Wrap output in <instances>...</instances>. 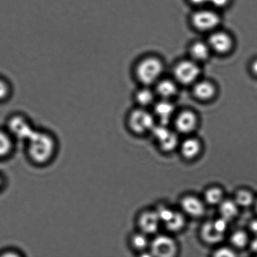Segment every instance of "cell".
I'll return each instance as SVG.
<instances>
[{
    "mask_svg": "<svg viewBox=\"0 0 257 257\" xmlns=\"http://www.w3.org/2000/svg\"><path fill=\"white\" fill-rule=\"evenodd\" d=\"M201 69L200 64L189 58L181 60L176 64L173 70L174 77L178 84L192 85L200 79Z\"/></svg>",
    "mask_w": 257,
    "mask_h": 257,
    "instance_id": "4",
    "label": "cell"
},
{
    "mask_svg": "<svg viewBox=\"0 0 257 257\" xmlns=\"http://www.w3.org/2000/svg\"><path fill=\"white\" fill-rule=\"evenodd\" d=\"M181 208L187 215L199 218L205 213V206L200 199L194 196H187L181 201Z\"/></svg>",
    "mask_w": 257,
    "mask_h": 257,
    "instance_id": "12",
    "label": "cell"
},
{
    "mask_svg": "<svg viewBox=\"0 0 257 257\" xmlns=\"http://www.w3.org/2000/svg\"><path fill=\"white\" fill-rule=\"evenodd\" d=\"M27 160L33 166L44 168L49 166L59 152V141L52 131L36 127L24 143Z\"/></svg>",
    "mask_w": 257,
    "mask_h": 257,
    "instance_id": "1",
    "label": "cell"
},
{
    "mask_svg": "<svg viewBox=\"0 0 257 257\" xmlns=\"http://www.w3.org/2000/svg\"><path fill=\"white\" fill-rule=\"evenodd\" d=\"M185 218L182 215V213L175 211L169 220L164 224L165 227L168 230L173 231V232H177V231L182 230L185 225Z\"/></svg>",
    "mask_w": 257,
    "mask_h": 257,
    "instance_id": "22",
    "label": "cell"
},
{
    "mask_svg": "<svg viewBox=\"0 0 257 257\" xmlns=\"http://www.w3.org/2000/svg\"><path fill=\"white\" fill-rule=\"evenodd\" d=\"M198 123L197 115L190 110H183L179 113L175 119L176 130L183 134L193 133L197 127Z\"/></svg>",
    "mask_w": 257,
    "mask_h": 257,
    "instance_id": "9",
    "label": "cell"
},
{
    "mask_svg": "<svg viewBox=\"0 0 257 257\" xmlns=\"http://www.w3.org/2000/svg\"><path fill=\"white\" fill-rule=\"evenodd\" d=\"M135 101L140 107L145 108L155 104V92L148 86L138 89L134 95Z\"/></svg>",
    "mask_w": 257,
    "mask_h": 257,
    "instance_id": "18",
    "label": "cell"
},
{
    "mask_svg": "<svg viewBox=\"0 0 257 257\" xmlns=\"http://www.w3.org/2000/svg\"><path fill=\"white\" fill-rule=\"evenodd\" d=\"M235 201L238 206L246 208L252 205L255 200L250 191L242 190L236 193Z\"/></svg>",
    "mask_w": 257,
    "mask_h": 257,
    "instance_id": "25",
    "label": "cell"
},
{
    "mask_svg": "<svg viewBox=\"0 0 257 257\" xmlns=\"http://www.w3.org/2000/svg\"><path fill=\"white\" fill-rule=\"evenodd\" d=\"M14 88L9 78L0 75V104L9 102L14 95Z\"/></svg>",
    "mask_w": 257,
    "mask_h": 257,
    "instance_id": "21",
    "label": "cell"
},
{
    "mask_svg": "<svg viewBox=\"0 0 257 257\" xmlns=\"http://www.w3.org/2000/svg\"><path fill=\"white\" fill-rule=\"evenodd\" d=\"M24 253L18 248H10L0 251V257H23Z\"/></svg>",
    "mask_w": 257,
    "mask_h": 257,
    "instance_id": "28",
    "label": "cell"
},
{
    "mask_svg": "<svg viewBox=\"0 0 257 257\" xmlns=\"http://www.w3.org/2000/svg\"><path fill=\"white\" fill-rule=\"evenodd\" d=\"M250 230L251 233L255 234L257 235V220H253L251 221L250 223Z\"/></svg>",
    "mask_w": 257,
    "mask_h": 257,
    "instance_id": "32",
    "label": "cell"
},
{
    "mask_svg": "<svg viewBox=\"0 0 257 257\" xmlns=\"http://www.w3.org/2000/svg\"><path fill=\"white\" fill-rule=\"evenodd\" d=\"M17 144L5 127L0 128V160L12 157L15 152Z\"/></svg>",
    "mask_w": 257,
    "mask_h": 257,
    "instance_id": "14",
    "label": "cell"
},
{
    "mask_svg": "<svg viewBox=\"0 0 257 257\" xmlns=\"http://www.w3.org/2000/svg\"><path fill=\"white\" fill-rule=\"evenodd\" d=\"M254 203H255V210H256V213H257V199H256V200L255 201H254Z\"/></svg>",
    "mask_w": 257,
    "mask_h": 257,
    "instance_id": "36",
    "label": "cell"
},
{
    "mask_svg": "<svg viewBox=\"0 0 257 257\" xmlns=\"http://www.w3.org/2000/svg\"><path fill=\"white\" fill-rule=\"evenodd\" d=\"M210 45L207 41H196L191 45L189 49L190 59L200 64L207 61L212 54Z\"/></svg>",
    "mask_w": 257,
    "mask_h": 257,
    "instance_id": "11",
    "label": "cell"
},
{
    "mask_svg": "<svg viewBox=\"0 0 257 257\" xmlns=\"http://www.w3.org/2000/svg\"><path fill=\"white\" fill-rule=\"evenodd\" d=\"M160 147L165 152H170L175 150L178 144V136L170 131L167 135L163 136L160 140L158 141Z\"/></svg>",
    "mask_w": 257,
    "mask_h": 257,
    "instance_id": "23",
    "label": "cell"
},
{
    "mask_svg": "<svg viewBox=\"0 0 257 257\" xmlns=\"http://www.w3.org/2000/svg\"><path fill=\"white\" fill-rule=\"evenodd\" d=\"M207 42L212 52L220 55L228 54L234 46L232 37L228 33L218 29L210 33Z\"/></svg>",
    "mask_w": 257,
    "mask_h": 257,
    "instance_id": "7",
    "label": "cell"
},
{
    "mask_svg": "<svg viewBox=\"0 0 257 257\" xmlns=\"http://www.w3.org/2000/svg\"><path fill=\"white\" fill-rule=\"evenodd\" d=\"M230 240L234 246L238 248L245 247L248 243L247 234L245 231L238 230L235 231L231 236Z\"/></svg>",
    "mask_w": 257,
    "mask_h": 257,
    "instance_id": "26",
    "label": "cell"
},
{
    "mask_svg": "<svg viewBox=\"0 0 257 257\" xmlns=\"http://www.w3.org/2000/svg\"><path fill=\"white\" fill-rule=\"evenodd\" d=\"M201 149L200 141L196 139H188L181 146V153L188 160L195 158L200 154Z\"/></svg>",
    "mask_w": 257,
    "mask_h": 257,
    "instance_id": "19",
    "label": "cell"
},
{
    "mask_svg": "<svg viewBox=\"0 0 257 257\" xmlns=\"http://www.w3.org/2000/svg\"><path fill=\"white\" fill-rule=\"evenodd\" d=\"M219 210H220L221 217L229 221L237 216L238 206L235 201L223 200L220 204Z\"/></svg>",
    "mask_w": 257,
    "mask_h": 257,
    "instance_id": "20",
    "label": "cell"
},
{
    "mask_svg": "<svg viewBox=\"0 0 257 257\" xmlns=\"http://www.w3.org/2000/svg\"><path fill=\"white\" fill-rule=\"evenodd\" d=\"M177 249L175 240L167 235L157 236L151 244V252L156 256H174L177 252Z\"/></svg>",
    "mask_w": 257,
    "mask_h": 257,
    "instance_id": "8",
    "label": "cell"
},
{
    "mask_svg": "<svg viewBox=\"0 0 257 257\" xmlns=\"http://www.w3.org/2000/svg\"><path fill=\"white\" fill-rule=\"evenodd\" d=\"M221 17L215 10L200 9L193 13L191 23L194 28L201 32L211 33L218 29Z\"/></svg>",
    "mask_w": 257,
    "mask_h": 257,
    "instance_id": "6",
    "label": "cell"
},
{
    "mask_svg": "<svg viewBox=\"0 0 257 257\" xmlns=\"http://www.w3.org/2000/svg\"><path fill=\"white\" fill-rule=\"evenodd\" d=\"M251 70L257 76V59L254 60L251 65Z\"/></svg>",
    "mask_w": 257,
    "mask_h": 257,
    "instance_id": "34",
    "label": "cell"
},
{
    "mask_svg": "<svg viewBox=\"0 0 257 257\" xmlns=\"http://www.w3.org/2000/svg\"><path fill=\"white\" fill-rule=\"evenodd\" d=\"M205 198L206 202L211 205H220L223 200V192L218 187L209 188L206 191Z\"/></svg>",
    "mask_w": 257,
    "mask_h": 257,
    "instance_id": "24",
    "label": "cell"
},
{
    "mask_svg": "<svg viewBox=\"0 0 257 257\" xmlns=\"http://www.w3.org/2000/svg\"><path fill=\"white\" fill-rule=\"evenodd\" d=\"M250 249L253 253L257 254V237L251 241L250 243Z\"/></svg>",
    "mask_w": 257,
    "mask_h": 257,
    "instance_id": "33",
    "label": "cell"
},
{
    "mask_svg": "<svg viewBox=\"0 0 257 257\" xmlns=\"http://www.w3.org/2000/svg\"><path fill=\"white\" fill-rule=\"evenodd\" d=\"M155 94L162 99L170 100L177 95L179 91L178 84L175 80L160 79L156 83Z\"/></svg>",
    "mask_w": 257,
    "mask_h": 257,
    "instance_id": "16",
    "label": "cell"
},
{
    "mask_svg": "<svg viewBox=\"0 0 257 257\" xmlns=\"http://www.w3.org/2000/svg\"><path fill=\"white\" fill-rule=\"evenodd\" d=\"M230 0H210L209 4L212 5L214 9H223L228 6Z\"/></svg>",
    "mask_w": 257,
    "mask_h": 257,
    "instance_id": "29",
    "label": "cell"
},
{
    "mask_svg": "<svg viewBox=\"0 0 257 257\" xmlns=\"http://www.w3.org/2000/svg\"><path fill=\"white\" fill-rule=\"evenodd\" d=\"M201 236L206 243L216 244L223 240L225 233L219 231L214 224L213 221H207L201 227Z\"/></svg>",
    "mask_w": 257,
    "mask_h": 257,
    "instance_id": "17",
    "label": "cell"
},
{
    "mask_svg": "<svg viewBox=\"0 0 257 257\" xmlns=\"http://www.w3.org/2000/svg\"><path fill=\"white\" fill-rule=\"evenodd\" d=\"M190 2L195 6L203 7L209 4L210 0H190Z\"/></svg>",
    "mask_w": 257,
    "mask_h": 257,
    "instance_id": "31",
    "label": "cell"
},
{
    "mask_svg": "<svg viewBox=\"0 0 257 257\" xmlns=\"http://www.w3.org/2000/svg\"><path fill=\"white\" fill-rule=\"evenodd\" d=\"M216 256H235L236 254L231 249L229 248H221L215 251Z\"/></svg>",
    "mask_w": 257,
    "mask_h": 257,
    "instance_id": "30",
    "label": "cell"
},
{
    "mask_svg": "<svg viewBox=\"0 0 257 257\" xmlns=\"http://www.w3.org/2000/svg\"><path fill=\"white\" fill-rule=\"evenodd\" d=\"M37 127L27 115L22 112H14L10 115L5 128L17 143H24L34 133Z\"/></svg>",
    "mask_w": 257,
    "mask_h": 257,
    "instance_id": "3",
    "label": "cell"
},
{
    "mask_svg": "<svg viewBox=\"0 0 257 257\" xmlns=\"http://www.w3.org/2000/svg\"><path fill=\"white\" fill-rule=\"evenodd\" d=\"M192 87L194 96L203 102L212 100L217 93L215 84L208 80L199 79Z\"/></svg>",
    "mask_w": 257,
    "mask_h": 257,
    "instance_id": "10",
    "label": "cell"
},
{
    "mask_svg": "<svg viewBox=\"0 0 257 257\" xmlns=\"http://www.w3.org/2000/svg\"><path fill=\"white\" fill-rule=\"evenodd\" d=\"M154 113L161 122V124L167 125L175 114L176 107L170 100L161 99L155 102Z\"/></svg>",
    "mask_w": 257,
    "mask_h": 257,
    "instance_id": "13",
    "label": "cell"
},
{
    "mask_svg": "<svg viewBox=\"0 0 257 257\" xmlns=\"http://www.w3.org/2000/svg\"><path fill=\"white\" fill-rule=\"evenodd\" d=\"M4 183L5 179L3 177V176L1 175V174H0V188H1L3 185H4Z\"/></svg>",
    "mask_w": 257,
    "mask_h": 257,
    "instance_id": "35",
    "label": "cell"
},
{
    "mask_svg": "<svg viewBox=\"0 0 257 257\" xmlns=\"http://www.w3.org/2000/svg\"><path fill=\"white\" fill-rule=\"evenodd\" d=\"M128 128L137 135L151 131L155 126V119L153 115L145 108L138 107L130 112L127 119Z\"/></svg>",
    "mask_w": 257,
    "mask_h": 257,
    "instance_id": "5",
    "label": "cell"
},
{
    "mask_svg": "<svg viewBox=\"0 0 257 257\" xmlns=\"http://www.w3.org/2000/svg\"><path fill=\"white\" fill-rule=\"evenodd\" d=\"M164 72V64L159 58L155 56L145 57L137 63L135 75L138 82L143 86L155 84L161 79Z\"/></svg>",
    "mask_w": 257,
    "mask_h": 257,
    "instance_id": "2",
    "label": "cell"
},
{
    "mask_svg": "<svg viewBox=\"0 0 257 257\" xmlns=\"http://www.w3.org/2000/svg\"><path fill=\"white\" fill-rule=\"evenodd\" d=\"M160 220L157 211H146L138 218V225L143 233H154L157 231Z\"/></svg>",
    "mask_w": 257,
    "mask_h": 257,
    "instance_id": "15",
    "label": "cell"
},
{
    "mask_svg": "<svg viewBox=\"0 0 257 257\" xmlns=\"http://www.w3.org/2000/svg\"><path fill=\"white\" fill-rule=\"evenodd\" d=\"M148 239L142 233H136L130 239L131 245L135 250H143L148 245Z\"/></svg>",
    "mask_w": 257,
    "mask_h": 257,
    "instance_id": "27",
    "label": "cell"
}]
</instances>
